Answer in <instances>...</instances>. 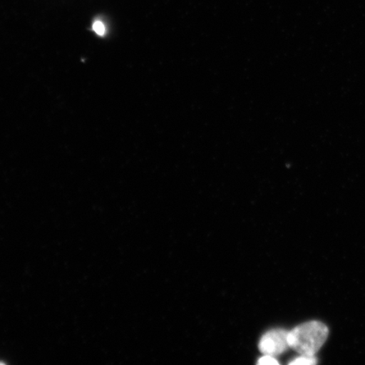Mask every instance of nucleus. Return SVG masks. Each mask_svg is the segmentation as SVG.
<instances>
[{
  "label": "nucleus",
  "mask_w": 365,
  "mask_h": 365,
  "mask_svg": "<svg viewBox=\"0 0 365 365\" xmlns=\"http://www.w3.org/2000/svg\"><path fill=\"white\" fill-rule=\"evenodd\" d=\"M328 335L329 330L322 322L301 324L289 331V346L300 355L314 356L325 344Z\"/></svg>",
  "instance_id": "f257e3e1"
},
{
  "label": "nucleus",
  "mask_w": 365,
  "mask_h": 365,
  "mask_svg": "<svg viewBox=\"0 0 365 365\" xmlns=\"http://www.w3.org/2000/svg\"><path fill=\"white\" fill-rule=\"evenodd\" d=\"M289 333L284 329H274L264 334L259 342V349L263 354L277 356L290 348Z\"/></svg>",
  "instance_id": "f03ea898"
},
{
  "label": "nucleus",
  "mask_w": 365,
  "mask_h": 365,
  "mask_svg": "<svg viewBox=\"0 0 365 365\" xmlns=\"http://www.w3.org/2000/svg\"><path fill=\"white\" fill-rule=\"evenodd\" d=\"M317 364V359L314 356L300 355L299 358H296L291 361L292 365H314Z\"/></svg>",
  "instance_id": "7ed1b4c3"
},
{
  "label": "nucleus",
  "mask_w": 365,
  "mask_h": 365,
  "mask_svg": "<svg viewBox=\"0 0 365 365\" xmlns=\"http://www.w3.org/2000/svg\"><path fill=\"white\" fill-rule=\"evenodd\" d=\"M257 364L262 365H277L279 364V362H278L277 360L274 358V356L264 354L263 357L259 359Z\"/></svg>",
  "instance_id": "20e7f679"
},
{
  "label": "nucleus",
  "mask_w": 365,
  "mask_h": 365,
  "mask_svg": "<svg viewBox=\"0 0 365 365\" xmlns=\"http://www.w3.org/2000/svg\"><path fill=\"white\" fill-rule=\"evenodd\" d=\"M93 30L95 31V33L100 35V36H103L105 34V31H106V30H105V26L103 25V23L102 21H96L93 24Z\"/></svg>",
  "instance_id": "39448f33"
},
{
  "label": "nucleus",
  "mask_w": 365,
  "mask_h": 365,
  "mask_svg": "<svg viewBox=\"0 0 365 365\" xmlns=\"http://www.w3.org/2000/svg\"><path fill=\"white\" fill-rule=\"evenodd\" d=\"M0 364H4V363H1V362H0Z\"/></svg>",
  "instance_id": "423d86ee"
}]
</instances>
